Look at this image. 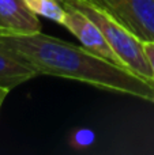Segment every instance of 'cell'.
<instances>
[{"mask_svg":"<svg viewBox=\"0 0 154 155\" xmlns=\"http://www.w3.org/2000/svg\"><path fill=\"white\" fill-rule=\"evenodd\" d=\"M95 140V134L92 129L87 128H79L74 131L70 136V146L75 150H86L92 147Z\"/></svg>","mask_w":154,"mask_h":155,"instance_id":"8","label":"cell"},{"mask_svg":"<svg viewBox=\"0 0 154 155\" xmlns=\"http://www.w3.org/2000/svg\"><path fill=\"white\" fill-rule=\"evenodd\" d=\"M64 7L67 10V16L63 26L78 38L82 46L95 56L123 67L100 27L76 7L71 4H64Z\"/></svg>","mask_w":154,"mask_h":155,"instance_id":"4","label":"cell"},{"mask_svg":"<svg viewBox=\"0 0 154 155\" xmlns=\"http://www.w3.org/2000/svg\"><path fill=\"white\" fill-rule=\"evenodd\" d=\"M63 4H71L86 14L101 29L123 67L154 84L152 68L147 61L143 49V41L141 38L136 37L132 31H130L127 27L120 25L113 18H111L108 14L92 5L87 0H75Z\"/></svg>","mask_w":154,"mask_h":155,"instance_id":"2","label":"cell"},{"mask_svg":"<svg viewBox=\"0 0 154 155\" xmlns=\"http://www.w3.org/2000/svg\"><path fill=\"white\" fill-rule=\"evenodd\" d=\"M62 3H68V2H75V0H60Z\"/></svg>","mask_w":154,"mask_h":155,"instance_id":"11","label":"cell"},{"mask_svg":"<svg viewBox=\"0 0 154 155\" xmlns=\"http://www.w3.org/2000/svg\"><path fill=\"white\" fill-rule=\"evenodd\" d=\"M26 5L35 15H41L46 19L64 25L67 10L60 0H25Z\"/></svg>","mask_w":154,"mask_h":155,"instance_id":"7","label":"cell"},{"mask_svg":"<svg viewBox=\"0 0 154 155\" xmlns=\"http://www.w3.org/2000/svg\"><path fill=\"white\" fill-rule=\"evenodd\" d=\"M37 76L38 72L34 68L0 44V87L11 91L19 84Z\"/></svg>","mask_w":154,"mask_h":155,"instance_id":"6","label":"cell"},{"mask_svg":"<svg viewBox=\"0 0 154 155\" xmlns=\"http://www.w3.org/2000/svg\"><path fill=\"white\" fill-rule=\"evenodd\" d=\"M8 93H10V90H8V88L0 87V109H2V105H3V102H4L5 97L8 95Z\"/></svg>","mask_w":154,"mask_h":155,"instance_id":"10","label":"cell"},{"mask_svg":"<svg viewBox=\"0 0 154 155\" xmlns=\"http://www.w3.org/2000/svg\"><path fill=\"white\" fill-rule=\"evenodd\" d=\"M41 33V22L25 0H0V35Z\"/></svg>","mask_w":154,"mask_h":155,"instance_id":"5","label":"cell"},{"mask_svg":"<svg viewBox=\"0 0 154 155\" xmlns=\"http://www.w3.org/2000/svg\"><path fill=\"white\" fill-rule=\"evenodd\" d=\"M0 44L33 67L38 75L78 80L101 90L127 94L154 104V84L127 68L74 44L37 33L0 35Z\"/></svg>","mask_w":154,"mask_h":155,"instance_id":"1","label":"cell"},{"mask_svg":"<svg viewBox=\"0 0 154 155\" xmlns=\"http://www.w3.org/2000/svg\"><path fill=\"white\" fill-rule=\"evenodd\" d=\"M143 49H145V53H146L147 61H149V65L152 68L153 78H154V41H143Z\"/></svg>","mask_w":154,"mask_h":155,"instance_id":"9","label":"cell"},{"mask_svg":"<svg viewBox=\"0 0 154 155\" xmlns=\"http://www.w3.org/2000/svg\"><path fill=\"white\" fill-rule=\"evenodd\" d=\"M142 41H154V0H87Z\"/></svg>","mask_w":154,"mask_h":155,"instance_id":"3","label":"cell"}]
</instances>
